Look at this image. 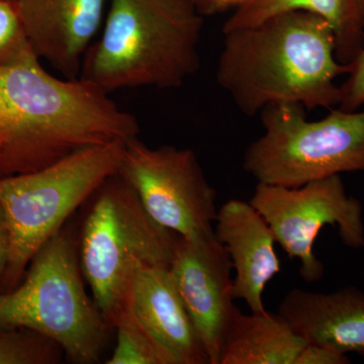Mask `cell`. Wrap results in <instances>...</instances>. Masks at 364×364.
I'll list each match as a JSON object with an SVG mask.
<instances>
[{
    "mask_svg": "<svg viewBox=\"0 0 364 364\" xmlns=\"http://www.w3.org/2000/svg\"><path fill=\"white\" fill-rule=\"evenodd\" d=\"M210 1V14L221 13L230 7H238L245 0H208Z\"/></svg>",
    "mask_w": 364,
    "mask_h": 364,
    "instance_id": "obj_23",
    "label": "cell"
},
{
    "mask_svg": "<svg viewBox=\"0 0 364 364\" xmlns=\"http://www.w3.org/2000/svg\"><path fill=\"white\" fill-rule=\"evenodd\" d=\"M193 1L200 14H210V1L208 0H193Z\"/></svg>",
    "mask_w": 364,
    "mask_h": 364,
    "instance_id": "obj_24",
    "label": "cell"
},
{
    "mask_svg": "<svg viewBox=\"0 0 364 364\" xmlns=\"http://www.w3.org/2000/svg\"><path fill=\"white\" fill-rule=\"evenodd\" d=\"M264 133L244 154L243 168L257 183L299 188L311 181L364 172V111L330 109L318 121L298 104L260 112Z\"/></svg>",
    "mask_w": 364,
    "mask_h": 364,
    "instance_id": "obj_7",
    "label": "cell"
},
{
    "mask_svg": "<svg viewBox=\"0 0 364 364\" xmlns=\"http://www.w3.org/2000/svg\"><path fill=\"white\" fill-rule=\"evenodd\" d=\"M109 0H16L38 58L78 79L86 52L104 25Z\"/></svg>",
    "mask_w": 364,
    "mask_h": 364,
    "instance_id": "obj_11",
    "label": "cell"
},
{
    "mask_svg": "<svg viewBox=\"0 0 364 364\" xmlns=\"http://www.w3.org/2000/svg\"><path fill=\"white\" fill-rule=\"evenodd\" d=\"M203 26L193 0H109L79 79L107 93L179 87L200 68Z\"/></svg>",
    "mask_w": 364,
    "mask_h": 364,
    "instance_id": "obj_3",
    "label": "cell"
},
{
    "mask_svg": "<svg viewBox=\"0 0 364 364\" xmlns=\"http://www.w3.org/2000/svg\"><path fill=\"white\" fill-rule=\"evenodd\" d=\"M129 303L138 320L177 364H210L169 267L136 268Z\"/></svg>",
    "mask_w": 364,
    "mask_h": 364,
    "instance_id": "obj_14",
    "label": "cell"
},
{
    "mask_svg": "<svg viewBox=\"0 0 364 364\" xmlns=\"http://www.w3.org/2000/svg\"><path fill=\"white\" fill-rule=\"evenodd\" d=\"M92 198L79 237V260L92 298L112 328L129 303L136 268L169 267L179 236L152 219L119 173Z\"/></svg>",
    "mask_w": 364,
    "mask_h": 364,
    "instance_id": "obj_4",
    "label": "cell"
},
{
    "mask_svg": "<svg viewBox=\"0 0 364 364\" xmlns=\"http://www.w3.org/2000/svg\"><path fill=\"white\" fill-rule=\"evenodd\" d=\"M224 37L215 77L246 116L277 104L338 107L336 80L349 64L337 59L334 32L324 18L294 11Z\"/></svg>",
    "mask_w": 364,
    "mask_h": 364,
    "instance_id": "obj_2",
    "label": "cell"
},
{
    "mask_svg": "<svg viewBox=\"0 0 364 364\" xmlns=\"http://www.w3.org/2000/svg\"><path fill=\"white\" fill-rule=\"evenodd\" d=\"M119 173L162 227L182 238L215 236V191L193 150L151 148L136 136L124 144Z\"/></svg>",
    "mask_w": 364,
    "mask_h": 364,
    "instance_id": "obj_9",
    "label": "cell"
},
{
    "mask_svg": "<svg viewBox=\"0 0 364 364\" xmlns=\"http://www.w3.org/2000/svg\"><path fill=\"white\" fill-rule=\"evenodd\" d=\"M124 144L90 146L32 173L0 178V203L11 234L0 294L21 284L46 242L63 229L68 218L107 179L119 173Z\"/></svg>",
    "mask_w": 364,
    "mask_h": 364,
    "instance_id": "obj_6",
    "label": "cell"
},
{
    "mask_svg": "<svg viewBox=\"0 0 364 364\" xmlns=\"http://www.w3.org/2000/svg\"><path fill=\"white\" fill-rule=\"evenodd\" d=\"M112 328L117 331V346L107 364H177L138 320L130 303L117 315Z\"/></svg>",
    "mask_w": 364,
    "mask_h": 364,
    "instance_id": "obj_17",
    "label": "cell"
},
{
    "mask_svg": "<svg viewBox=\"0 0 364 364\" xmlns=\"http://www.w3.org/2000/svg\"><path fill=\"white\" fill-rule=\"evenodd\" d=\"M356 6L358 7L359 13L364 18V0H355Z\"/></svg>",
    "mask_w": 364,
    "mask_h": 364,
    "instance_id": "obj_25",
    "label": "cell"
},
{
    "mask_svg": "<svg viewBox=\"0 0 364 364\" xmlns=\"http://www.w3.org/2000/svg\"><path fill=\"white\" fill-rule=\"evenodd\" d=\"M277 314L306 343L364 356V293L356 287L330 294L294 289Z\"/></svg>",
    "mask_w": 364,
    "mask_h": 364,
    "instance_id": "obj_13",
    "label": "cell"
},
{
    "mask_svg": "<svg viewBox=\"0 0 364 364\" xmlns=\"http://www.w3.org/2000/svg\"><path fill=\"white\" fill-rule=\"evenodd\" d=\"M33 52L16 0H0V67L39 61Z\"/></svg>",
    "mask_w": 364,
    "mask_h": 364,
    "instance_id": "obj_19",
    "label": "cell"
},
{
    "mask_svg": "<svg viewBox=\"0 0 364 364\" xmlns=\"http://www.w3.org/2000/svg\"><path fill=\"white\" fill-rule=\"evenodd\" d=\"M136 117L81 79L48 73L40 61L0 67V178L32 173L75 151L128 142Z\"/></svg>",
    "mask_w": 364,
    "mask_h": 364,
    "instance_id": "obj_1",
    "label": "cell"
},
{
    "mask_svg": "<svg viewBox=\"0 0 364 364\" xmlns=\"http://www.w3.org/2000/svg\"><path fill=\"white\" fill-rule=\"evenodd\" d=\"M9 248H11V234L4 208L0 203V284L9 262Z\"/></svg>",
    "mask_w": 364,
    "mask_h": 364,
    "instance_id": "obj_22",
    "label": "cell"
},
{
    "mask_svg": "<svg viewBox=\"0 0 364 364\" xmlns=\"http://www.w3.org/2000/svg\"><path fill=\"white\" fill-rule=\"evenodd\" d=\"M305 11L324 18L334 32L336 56L349 64L364 49V18L355 0H245L225 21L223 33L280 16Z\"/></svg>",
    "mask_w": 364,
    "mask_h": 364,
    "instance_id": "obj_15",
    "label": "cell"
},
{
    "mask_svg": "<svg viewBox=\"0 0 364 364\" xmlns=\"http://www.w3.org/2000/svg\"><path fill=\"white\" fill-rule=\"evenodd\" d=\"M210 364H220L228 332L240 312L234 304L231 260L215 237H178L169 267Z\"/></svg>",
    "mask_w": 364,
    "mask_h": 364,
    "instance_id": "obj_10",
    "label": "cell"
},
{
    "mask_svg": "<svg viewBox=\"0 0 364 364\" xmlns=\"http://www.w3.org/2000/svg\"><path fill=\"white\" fill-rule=\"evenodd\" d=\"M249 203L269 225L277 243L289 257L299 260V274L306 282H318L324 275V265L314 253L323 227L338 228L347 247H364L363 205L347 195L340 176L299 188L257 183Z\"/></svg>",
    "mask_w": 364,
    "mask_h": 364,
    "instance_id": "obj_8",
    "label": "cell"
},
{
    "mask_svg": "<svg viewBox=\"0 0 364 364\" xmlns=\"http://www.w3.org/2000/svg\"><path fill=\"white\" fill-rule=\"evenodd\" d=\"M214 234L236 273L234 299L245 301L252 313H267L263 291L280 272L269 225L250 203L230 200L218 210Z\"/></svg>",
    "mask_w": 364,
    "mask_h": 364,
    "instance_id": "obj_12",
    "label": "cell"
},
{
    "mask_svg": "<svg viewBox=\"0 0 364 364\" xmlns=\"http://www.w3.org/2000/svg\"><path fill=\"white\" fill-rule=\"evenodd\" d=\"M28 267L23 282L0 294V329L33 330L58 343L71 363H100L112 328L86 291L70 233L60 230Z\"/></svg>",
    "mask_w": 364,
    "mask_h": 364,
    "instance_id": "obj_5",
    "label": "cell"
},
{
    "mask_svg": "<svg viewBox=\"0 0 364 364\" xmlns=\"http://www.w3.org/2000/svg\"><path fill=\"white\" fill-rule=\"evenodd\" d=\"M65 358L61 346L39 332L0 329V364H59Z\"/></svg>",
    "mask_w": 364,
    "mask_h": 364,
    "instance_id": "obj_18",
    "label": "cell"
},
{
    "mask_svg": "<svg viewBox=\"0 0 364 364\" xmlns=\"http://www.w3.org/2000/svg\"><path fill=\"white\" fill-rule=\"evenodd\" d=\"M345 354L326 348L321 345L306 343L299 352L294 364H348Z\"/></svg>",
    "mask_w": 364,
    "mask_h": 364,
    "instance_id": "obj_21",
    "label": "cell"
},
{
    "mask_svg": "<svg viewBox=\"0 0 364 364\" xmlns=\"http://www.w3.org/2000/svg\"><path fill=\"white\" fill-rule=\"evenodd\" d=\"M347 78L339 85L340 109L358 111L364 105V49L349 63Z\"/></svg>",
    "mask_w": 364,
    "mask_h": 364,
    "instance_id": "obj_20",
    "label": "cell"
},
{
    "mask_svg": "<svg viewBox=\"0 0 364 364\" xmlns=\"http://www.w3.org/2000/svg\"><path fill=\"white\" fill-rule=\"evenodd\" d=\"M306 344L279 314L239 312L220 364H294Z\"/></svg>",
    "mask_w": 364,
    "mask_h": 364,
    "instance_id": "obj_16",
    "label": "cell"
}]
</instances>
